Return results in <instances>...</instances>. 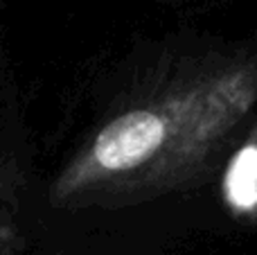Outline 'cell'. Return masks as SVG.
<instances>
[{"label":"cell","instance_id":"cell-2","mask_svg":"<svg viewBox=\"0 0 257 255\" xmlns=\"http://www.w3.org/2000/svg\"><path fill=\"white\" fill-rule=\"evenodd\" d=\"M223 188L235 210L250 212L257 208V143H246L232 156Z\"/></svg>","mask_w":257,"mask_h":255},{"label":"cell","instance_id":"cell-1","mask_svg":"<svg viewBox=\"0 0 257 255\" xmlns=\"http://www.w3.org/2000/svg\"><path fill=\"white\" fill-rule=\"evenodd\" d=\"M201 117V95L169 106H140L120 113L95 136L88 154L61 181L63 192L147 170L167 152L178 126Z\"/></svg>","mask_w":257,"mask_h":255}]
</instances>
